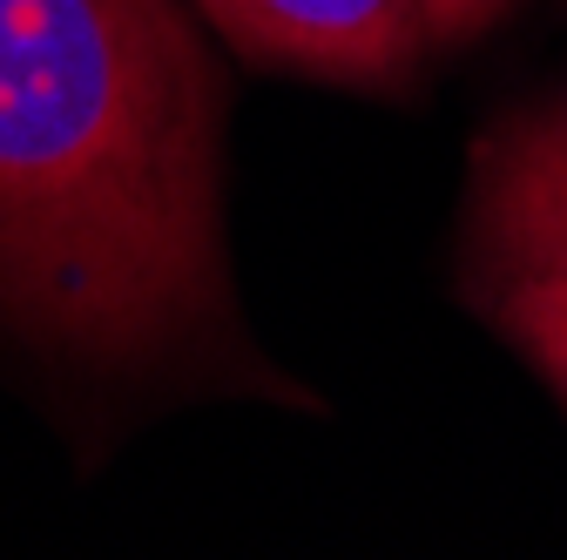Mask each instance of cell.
<instances>
[{"instance_id": "6da1fadb", "label": "cell", "mask_w": 567, "mask_h": 560, "mask_svg": "<svg viewBox=\"0 0 567 560\" xmlns=\"http://www.w3.org/2000/svg\"><path fill=\"white\" fill-rule=\"evenodd\" d=\"M0 318L95 372L237 352L183 0H0Z\"/></svg>"}, {"instance_id": "7a4b0ae2", "label": "cell", "mask_w": 567, "mask_h": 560, "mask_svg": "<svg viewBox=\"0 0 567 560\" xmlns=\"http://www.w3.org/2000/svg\"><path fill=\"white\" fill-rule=\"evenodd\" d=\"M203 14L250 61L351 89H399L433 41L425 0H203Z\"/></svg>"}, {"instance_id": "3957f363", "label": "cell", "mask_w": 567, "mask_h": 560, "mask_svg": "<svg viewBox=\"0 0 567 560\" xmlns=\"http://www.w3.org/2000/svg\"><path fill=\"white\" fill-rule=\"evenodd\" d=\"M480 277H567V102L486 135L473 176Z\"/></svg>"}, {"instance_id": "277c9868", "label": "cell", "mask_w": 567, "mask_h": 560, "mask_svg": "<svg viewBox=\"0 0 567 560\" xmlns=\"http://www.w3.org/2000/svg\"><path fill=\"white\" fill-rule=\"evenodd\" d=\"M486 311L540 365V378L567 398V277H507V284H486Z\"/></svg>"}, {"instance_id": "5b68a950", "label": "cell", "mask_w": 567, "mask_h": 560, "mask_svg": "<svg viewBox=\"0 0 567 560\" xmlns=\"http://www.w3.org/2000/svg\"><path fill=\"white\" fill-rule=\"evenodd\" d=\"M514 0H425V34L433 41H466L486 21H501Z\"/></svg>"}]
</instances>
